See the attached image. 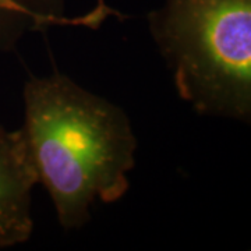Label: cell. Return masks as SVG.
<instances>
[{"label":"cell","instance_id":"1","mask_svg":"<svg viewBox=\"0 0 251 251\" xmlns=\"http://www.w3.org/2000/svg\"><path fill=\"white\" fill-rule=\"evenodd\" d=\"M24 126L38 179L52 198L64 230L91 221L99 200L113 204L130 188L135 138L120 106L98 97L59 70L31 77L23 90Z\"/></svg>","mask_w":251,"mask_h":251},{"label":"cell","instance_id":"2","mask_svg":"<svg viewBox=\"0 0 251 251\" xmlns=\"http://www.w3.org/2000/svg\"><path fill=\"white\" fill-rule=\"evenodd\" d=\"M147 20L180 98L250 125L251 0H165Z\"/></svg>","mask_w":251,"mask_h":251},{"label":"cell","instance_id":"3","mask_svg":"<svg viewBox=\"0 0 251 251\" xmlns=\"http://www.w3.org/2000/svg\"><path fill=\"white\" fill-rule=\"evenodd\" d=\"M36 183L38 172L23 127L9 131L0 125V249L31 239Z\"/></svg>","mask_w":251,"mask_h":251},{"label":"cell","instance_id":"4","mask_svg":"<svg viewBox=\"0 0 251 251\" xmlns=\"http://www.w3.org/2000/svg\"><path fill=\"white\" fill-rule=\"evenodd\" d=\"M69 0H0V54L16 50L29 34H45L52 28H92L91 11L69 14Z\"/></svg>","mask_w":251,"mask_h":251}]
</instances>
